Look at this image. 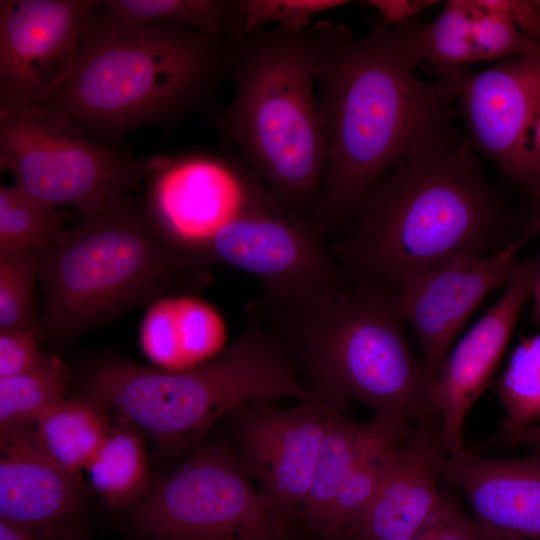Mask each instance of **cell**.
<instances>
[{"instance_id": "cell-1", "label": "cell", "mask_w": 540, "mask_h": 540, "mask_svg": "<svg viewBox=\"0 0 540 540\" xmlns=\"http://www.w3.org/2000/svg\"><path fill=\"white\" fill-rule=\"evenodd\" d=\"M315 80L326 148L319 202L309 221L326 240L403 157L452 126L451 86L422 80L394 28L356 38L339 24H313Z\"/></svg>"}, {"instance_id": "cell-2", "label": "cell", "mask_w": 540, "mask_h": 540, "mask_svg": "<svg viewBox=\"0 0 540 540\" xmlns=\"http://www.w3.org/2000/svg\"><path fill=\"white\" fill-rule=\"evenodd\" d=\"M511 228L471 141L452 127L403 157L329 245L350 281L399 289L455 259L500 250L517 240Z\"/></svg>"}, {"instance_id": "cell-3", "label": "cell", "mask_w": 540, "mask_h": 540, "mask_svg": "<svg viewBox=\"0 0 540 540\" xmlns=\"http://www.w3.org/2000/svg\"><path fill=\"white\" fill-rule=\"evenodd\" d=\"M90 11L72 75L39 106L85 134L123 135L197 111L229 76L235 45L174 24H134Z\"/></svg>"}, {"instance_id": "cell-4", "label": "cell", "mask_w": 540, "mask_h": 540, "mask_svg": "<svg viewBox=\"0 0 540 540\" xmlns=\"http://www.w3.org/2000/svg\"><path fill=\"white\" fill-rule=\"evenodd\" d=\"M210 267L161 231L143 197L126 193L42 251L39 329L56 340L75 338L128 309L201 291Z\"/></svg>"}, {"instance_id": "cell-5", "label": "cell", "mask_w": 540, "mask_h": 540, "mask_svg": "<svg viewBox=\"0 0 540 540\" xmlns=\"http://www.w3.org/2000/svg\"><path fill=\"white\" fill-rule=\"evenodd\" d=\"M286 347L315 401H358L409 422L431 414V391L405 335L399 290L350 281L313 308L250 304Z\"/></svg>"}, {"instance_id": "cell-6", "label": "cell", "mask_w": 540, "mask_h": 540, "mask_svg": "<svg viewBox=\"0 0 540 540\" xmlns=\"http://www.w3.org/2000/svg\"><path fill=\"white\" fill-rule=\"evenodd\" d=\"M316 62L313 24L254 30L234 47L233 98L211 121L270 195L306 219L319 202L326 168Z\"/></svg>"}, {"instance_id": "cell-7", "label": "cell", "mask_w": 540, "mask_h": 540, "mask_svg": "<svg viewBox=\"0 0 540 540\" xmlns=\"http://www.w3.org/2000/svg\"><path fill=\"white\" fill-rule=\"evenodd\" d=\"M246 313L241 334L210 361L178 371L105 361L86 373L85 395L173 455L194 451L243 405L281 398L317 402L280 338L253 307Z\"/></svg>"}, {"instance_id": "cell-8", "label": "cell", "mask_w": 540, "mask_h": 540, "mask_svg": "<svg viewBox=\"0 0 540 540\" xmlns=\"http://www.w3.org/2000/svg\"><path fill=\"white\" fill-rule=\"evenodd\" d=\"M151 540H294L244 472L227 434L204 440L152 484L133 513Z\"/></svg>"}, {"instance_id": "cell-9", "label": "cell", "mask_w": 540, "mask_h": 540, "mask_svg": "<svg viewBox=\"0 0 540 540\" xmlns=\"http://www.w3.org/2000/svg\"><path fill=\"white\" fill-rule=\"evenodd\" d=\"M85 135L41 106L0 116V167L24 192L83 217L139 187L166 159H132Z\"/></svg>"}, {"instance_id": "cell-10", "label": "cell", "mask_w": 540, "mask_h": 540, "mask_svg": "<svg viewBox=\"0 0 540 540\" xmlns=\"http://www.w3.org/2000/svg\"><path fill=\"white\" fill-rule=\"evenodd\" d=\"M210 265L225 264L255 277L259 303L277 308L322 306L349 283L327 240L266 193L208 242Z\"/></svg>"}, {"instance_id": "cell-11", "label": "cell", "mask_w": 540, "mask_h": 540, "mask_svg": "<svg viewBox=\"0 0 540 540\" xmlns=\"http://www.w3.org/2000/svg\"><path fill=\"white\" fill-rule=\"evenodd\" d=\"M439 75L452 88L471 143L540 202V157L530 139L540 117V53Z\"/></svg>"}, {"instance_id": "cell-12", "label": "cell", "mask_w": 540, "mask_h": 540, "mask_svg": "<svg viewBox=\"0 0 540 540\" xmlns=\"http://www.w3.org/2000/svg\"><path fill=\"white\" fill-rule=\"evenodd\" d=\"M329 409L317 402L280 408L261 401L226 418L227 435L244 472L294 527L312 486Z\"/></svg>"}, {"instance_id": "cell-13", "label": "cell", "mask_w": 540, "mask_h": 540, "mask_svg": "<svg viewBox=\"0 0 540 540\" xmlns=\"http://www.w3.org/2000/svg\"><path fill=\"white\" fill-rule=\"evenodd\" d=\"M98 2L0 1V116L39 106L72 75Z\"/></svg>"}, {"instance_id": "cell-14", "label": "cell", "mask_w": 540, "mask_h": 540, "mask_svg": "<svg viewBox=\"0 0 540 540\" xmlns=\"http://www.w3.org/2000/svg\"><path fill=\"white\" fill-rule=\"evenodd\" d=\"M145 183L143 198L161 231L206 261L204 249L213 236L268 193L240 157H166Z\"/></svg>"}, {"instance_id": "cell-15", "label": "cell", "mask_w": 540, "mask_h": 540, "mask_svg": "<svg viewBox=\"0 0 540 540\" xmlns=\"http://www.w3.org/2000/svg\"><path fill=\"white\" fill-rule=\"evenodd\" d=\"M527 238L485 256H465L423 272L398 290L406 323L422 351L430 391L469 316L493 291L505 287Z\"/></svg>"}, {"instance_id": "cell-16", "label": "cell", "mask_w": 540, "mask_h": 540, "mask_svg": "<svg viewBox=\"0 0 540 540\" xmlns=\"http://www.w3.org/2000/svg\"><path fill=\"white\" fill-rule=\"evenodd\" d=\"M540 258L517 261L503 294L450 350L431 391L449 453L464 447L465 418L491 382L522 308L531 298Z\"/></svg>"}, {"instance_id": "cell-17", "label": "cell", "mask_w": 540, "mask_h": 540, "mask_svg": "<svg viewBox=\"0 0 540 540\" xmlns=\"http://www.w3.org/2000/svg\"><path fill=\"white\" fill-rule=\"evenodd\" d=\"M438 414L410 422L390 445L375 495L349 540H407L440 500L449 452Z\"/></svg>"}, {"instance_id": "cell-18", "label": "cell", "mask_w": 540, "mask_h": 540, "mask_svg": "<svg viewBox=\"0 0 540 540\" xmlns=\"http://www.w3.org/2000/svg\"><path fill=\"white\" fill-rule=\"evenodd\" d=\"M444 478L468 500L480 540H540V452L493 459L462 447L449 453Z\"/></svg>"}, {"instance_id": "cell-19", "label": "cell", "mask_w": 540, "mask_h": 540, "mask_svg": "<svg viewBox=\"0 0 540 540\" xmlns=\"http://www.w3.org/2000/svg\"><path fill=\"white\" fill-rule=\"evenodd\" d=\"M78 482L44 449L33 422L0 427V520L53 527L76 509Z\"/></svg>"}, {"instance_id": "cell-20", "label": "cell", "mask_w": 540, "mask_h": 540, "mask_svg": "<svg viewBox=\"0 0 540 540\" xmlns=\"http://www.w3.org/2000/svg\"><path fill=\"white\" fill-rule=\"evenodd\" d=\"M225 327L218 312L194 294L152 302L140 327V344L154 366L178 371L216 357L224 349Z\"/></svg>"}, {"instance_id": "cell-21", "label": "cell", "mask_w": 540, "mask_h": 540, "mask_svg": "<svg viewBox=\"0 0 540 540\" xmlns=\"http://www.w3.org/2000/svg\"><path fill=\"white\" fill-rule=\"evenodd\" d=\"M406 419L392 414H376L366 422H353L339 410L330 408L310 492L297 523L303 524L317 540L335 499L359 458L386 431ZM409 422V421H408Z\"/></svg>"}, {"instance_id": "cell-22", "label": "cell", "mask_w": 540, "mask_h": 540, "mask_svg": "<svg viewBox=\"0 0 540 540\" xmlns=\"http://www.w3.org/2000/svg\"><path fill=\"white\" fill-rule=\"evenodd\" d=\"M108 410L85 395L64 399L33 420L44 449L78 481L111 430Z\"/></svg>"}, {"instance_id": "cell-23", "label": "cell", "mask_w": 540, "mask_h": 540, "mask_svg": "<svg viewBox=\"0 0 540 540\" xmlns=\"http://www.w3.org/2000/svg\"><path fill=\"white\" fill-rule=\"evenodd\" d=\"M100 7L129 23L184 26L232 45L249 34L243 0H108Z\"/></svg>"}, {"instance_id": "cell-24", "label": "cell", "mask_w": 540, "mask_h": 540, "mask_svg": "<svg viewBox=\"0 0 540 540\" xmlns=\"http://www.w3.org/2000/svg\"><path fill=\"white\" fill-rule=\"evenodd\" d=\"M93 489L110 508L140 501L151 487L142 432L121 420L86 468Z\"/></svg>"}, {"instance_id": "cell-25", "label": "cell", "mask_w": 540, "mask_h": 540, "mask_svg": "<svg viewBox=\"0 0 540 540\" xmlns=\"http://www.w3.org/2000/svg\"><path fill=\"white\" fill-rule=\"evenodd\" d=\"M469 0L446 2L440 15L426 23L394 27L400 46L415 66L428 61L438 73L477 62Z\"/></svg>"}, {"instance_id": "cell-26", "label": "cell", "mask_w": 540, "mask_h": 540, "mask_svg": "<svg viewBox=\"0 0 540 540\" xmlns=\"http://www.w3.org/2000/svg\"><path fill=\"white\" fill-rule=\"evenodd\" d=\"M68 230L58 207L15 184L0 187V252L45 251L59 243Z\"/></svg>"}, {"instance_id": "cell-27", "label": "cell", "mask_w": 540, "mask_h": 540, "mask_svg": "<svg viewBox=\"0 0 540 540\" xmlns=\"http://www.w3.org/2000/svg\"><path fill=\"white\" fill-rule=\"evenodd\" d=\"M409 423L403 421L390 428L359 458L345 479L317 540L348 538L375 495L390 445Z\"/></svg>"}, {"instance_id": "cell-28", "label": "cell", "mask_w": 540, "mask_h": 540, "mask_svg": "<svg viewBox=\"0 0 540 540\" xmlns=\"http://www.w3.org/2000/svg\"><path fill=\"white\" fill-rule=\"evenodd\" d=\"M496 390L506 412L501 430H518L540 421V333L515 348Z\"/></svg>"}, {"instance_id": "cell-29", "label": "cell", "mask_w": 540, "mask_h": 540, "mask_svg": "<svg viewBox=\"0 0 540 540\" xmlns=\"http://www.w3.org/2000/svg\"><path fill=\"white\" fill-rule=\"evenodd\" d=\"M42 251L0 252V330H39L36 281Z\"/></svg>"}, {"instance_id": "cell-30", "label": "cell", "mask_w": 540, "mask_h": 540, "mask_svg": "<svg viewBox=\"0 0 540 540\" xmlns=\"http://www.w3.org/2000/svg\"><path fill=\"white\" fill-rule=\"evenodd\" d=\"M68 383L66 367L52 366L0 378V427L33 422L44 410L64 400Z\"/></svg>"}, {"instance_id": "cell-31", "label": "cell", "mask_w": 540, "mask_h": 540, "mask_svg": "<svg viewBox=\"0 0 540 540\" xmlns=\"http://www.w3.org/2000/svg\"><path fill=\"white\" fill-rule=\"evenodd\" d=\"M472 34L477 61L507 60L540 53L493 0H469Z\"/></svg>"}, {"instance_id": "cell-32", "label": "cell", "mask_w": 540, "mask_h": 540, "mask_svg": "<svg viewBox=\"0 0 540 540\" xmlns=\"http://www.w3.org/2000/svg\"><path fill=\"white\" fill-rule=\"evenodd\" d=\"M347 3L343 0H243L249 34L271 22L285 28L303 29L311 25L314 15Z\"/></svg>"}, {"instance_id": "cell-33", "label": "cell", "mask_w": 540, "mask_h": 540, "mask_svg": "<svg viewBox=\"0 0 540 540\" xmlns=\"http://www.w3.org/2000/svg\"><path fill=\"white\" fill-rule=\"evenodd\" d=\"M36 333L0 330V378L42 370L58 361L38 348Z\"/></svg>"}, {"instance_id": "cell-34", "label": "cell", "mask_w": 540, "mask_h": 540, "mask_svg": "<svg viewBox=\"0 0 540 540\" xmlns=\"http://www.w3.org/2000/svg\"><path fill=\"white\" fill-rule=\"evenodd\" d=\"M433 540H480L476 522L446 488L441 491V517Z\"/></svg>"}, {"instance_id": "cell-35", "label": "cell", "mask_w": 540, "mask_h": 540, "mask_svg": "<svg viewBox=\"0 0 540 540\" xmlns=\"http://www.w3.org/2000/svg\"><path fill=\"white\" fill-rule=\"evenodd\" d=\"M493 3L508 15L528 39L540 46V14L532 1L493 0Z\"/></svg>"}, {"instance_id": "cell-36", "label": "cell", "mask_w": 540, "mask_h": 540, "mask_svg": "<svg viewBox=\"0 0 540 540\" xmlns=\"http://www.w3.org/2000/svg\"><path fill=\"white\" fill-rule=\"evenodd\" d=\"M366 3L377 9L382 17L383 26H401L408 23L418 12L437 3L433 0H370Z\"/></svg>"}, {"instance_id": "cell-37", "label": "cell", "mask_w": 540, "mask_h": 540, "mask_svg": "<svg viewBox=\"0 0 540 540\" xmlns=\"http://www.w3.org/2000/svg\"><path fill=\"white\" fill-rule=\"evenodd\" d=\"M490 441L493 445L523 446L540 452V422L518 430H501Z\"/></svg>"}, {"instance_id": "cell-38", "label": "cell", "mask_w": 540, "mask_h": 540, "mask_svg": "<svg viewBox=\"0 0 540 540\" xmlns=\"http://www.w3.org/2000/svg\"><path fill=\"white\" fill-rule=\"evenodd\" d=\"M0 540H40L36 532L4 520H0Z\"/></svg>"}, {"instance_id": "cell-39", "label": "cell", "mask_w": 540, "mask_h": 540, "mask_svg": "<svg viewBox=\"0 0 540 540\" xmlns=\"http://www.w3.org/2000/svg\"><path fill=\"white\" fill-rule=\"evenodd\" d=\"M441 517V496L437 507L427 522L407 540H433Z\"/></svg>"}, {"instance_id": "cell-40", "label": "cell", "mask_w": 540, "mask_h": 540, "mask_svg": "<svg viewBox=\"0 0 540 540\" xmlns=\"http://www.w3.org/2000/svg\"><path fill=\"white\" fill-rule=\"evenodd\" d=\"M531 298L533 299L532 318L537 325H540V262Z\"/></svg>"}, {"instance_id": "cell-41", "label": "cell", "mask_w": 540, "mask_h": 540, "mask_svg": "<svg viewBox=\"0 0 540 540\" xmlns=\"http://www.w3.org/2000/svg\"><path fill=\"white\" fill-rule=\"evenodd\" d=\"M533 131H534V139H535L533 141V144L540 157V117L538 118Z\"/></svg>"}, {"instance_id": "cell-42", "label": "cell", "mask_w": 540, "mask_h": 540, "mask_svg": "<svg viewBox=\"0 0 540 540\" xmlns=\"http://www.w3.org/2000/svg\"><path fill=\"white\" fill-rule=\"evenodd\" d=\"M540 231V202H539V213L532 220L530 224V235Z\"/></svg>"}, {"instance_id": "cell-43", "label": "cell", "mask_w": 540, "mask_h": 540, "mask_svg": "<svg viewBox=\"0 0 540 540\" xmlns=\"http://www.w3.org/2000/svg\"><path fill=\"white\" fill-rule=\"evenodd\" d=\"M532 3L534 4L535 8L537 9V11L540 14V0H534V1H532Z\"/></svg>"}, {"instance_id": "cell-44", "label": "cell", "mask_w": 540, "mask_h": 540, "mask_svg": "<svg viewBox=\"0 0 540 540\" xmlns=\"http://www.w3.org/2000/svg\"><path fill=\"white\" fill-rule=\"evenodd\" d=\"M346 540H349V539H346Z\"/></svg>"}]
</instances>
